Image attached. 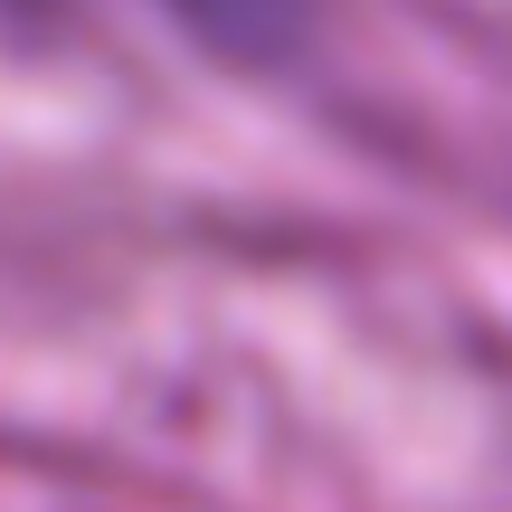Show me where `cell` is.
<instances>
[{
    "label": "cell",
    "instance_id": "obj_1",
    "mask_svg": "<svg viewBox=\"0 0 512 512\" xmlns=\"http://www.w3.org/2000/svg\"><path fill=\"white\" fill-rule=\"evenodd\" d=\"M181 10L200 19L209 38H228V48H275V38L294 29L304 0H181Z\"/></svg>",
    "mask_w": 512,
    "mask_h": 512
}]
</instances>
